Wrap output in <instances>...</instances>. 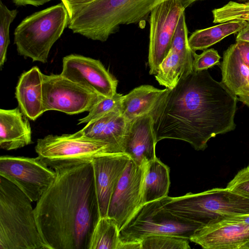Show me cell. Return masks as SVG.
Segmentation results:
<instances>
[{
    "instance_id": "f1b7e54d",
    "label": "cell",
    "mask_w": 249,
    "mask_h": 249,
    "mask_svg": "<svg viewBox=\"0 0 249 249\" xmlns=\"http://www.w3.org/2000/svg\"><path fill=\"white\" fill-rule=\"evenodd\" d=\"M123 95L117 92L112 97H104L89 111L86 117L79 120L78 124H88L111 111L120 110Z\"/></svg>"
},
{
    "instance_id": "8d00e7d4",
    "label": "cell",
    "mask_w": 249,
    "mask_h": 249,
    "mask_svg": "<svg viewBox=\"0 0 249 249\" xmlns=\"http://www.w3.org/2000/svg\"><path fill=\"white\" fill-rule=\"evenodd\" d=\"M242 249H249V241L244 244Z\"/></svg>"
},
{
    "instance_id": "9c48e42d",
    "label": "cell",
    "mask_w": 249,
    "mask_h": 249,
    "mask_svg": "<svg viewBox=\"0 0 249 249\" xmlns=\"http://www.w3.org/2000/svg\"><path fill=\"white\" fill-rule=\"evenodd\" d=\"M42 77L45 112L56 110L69 115L89 112L105 97L61 74L43 73Z\"/></svg>"
},
{
    "instance_id": "277c9868",
    "label": "cell",
    "mask_w": 249,
    "mask_h": 249,
    "mask_svg": "<svg viewBox=\"0 0 249 249\" xmlns=\"http://www.w3.org/2000/svg\"><path fill=\"white\" fill-rule=\"evenodd\" d=\"M32 202L0 176V249H50L38 229Z\"/></svg>"
},
{
    "instance_id": "3957f363",
    "label": "cell",
    "mask_w": 249,
    "mask_h": 249,
    "mask_svg": "<svg viewBox=\"0 0 249 249\" xmlns=\"http://www.w3.org/2000/svg\"><path fill=\"white\" fill-rule=\"evenodd\" d=\"M165 0H93L68 10V28L93 40L105 42L121 25L142 28L151 11ZM202 0H180L186 8Z\"/></svg>"
},
{
    "instance_id": "d6986e66",
    "label": "cell",
    "mask_w": 249,
    "mask_h": 249,
    "mask_svg": "<svg viewBox=\"0 0 249 249\" xmlns=\"http://www.w3.org/2000/svg\"><path fill=\"white\" fill-rule=\"evenodd\" d=\"M28 118L19 107L0 109V147L15 150L32 143Z\"/></svg>"
},
{
    "instance_id": "8992f818",
    "label": "cell",
    "mask_w": 249,
    "mask_h": 249,
    "mask_svg": "<svg viewBox=\"0 0 249 249\" xmlns=\"http://www.w3.org/2000/svg\"><path fill=\"white\" fill-rule=\"evenodd\" d=\"M69 16L61 3L23 19L15 30L14 42L19 55L45 63L54 43L68 26Z\"/></svg>"
},
{
    "instance_id": "6da1fadb",
    "label": "cell",
    "mask_w": 249,
    "mask_h": 249,
    "mask_svg": "<svg viewBox=\"0 0 249 249\" xmlns=\"http://www.w3.org/2000/svg\"><path fill=\"white\" fill-rule=\"evenodd\" d=\"M237 101L207 70L193 71L169 89L151 113L157 142L179 140L205 150L210 139L235 128Z\"/></svg>"
},
{
    "instance_id": "7c38bea8",
    "label": "cell",
    "mask_w": 249,
    "mask_h": 249,
    "mask_svg": "<svg viewBox=\"0 0 249 249\" xmlns=\"http://www.w3.org/2000/svg\"><path fill=\"white\" fill-rule=\"evenodd\" d=\"M145 164L138 165L130 159L112 196L107 216L116 222L120 231L143 205L142 185Z\"/></svg>"
},
{
    "instance_id": "4316f807",
    "label": "cell",
    "mask_w": 249,
    "mask_h": 249,
    "mask_svg": "<svg viewBox=\"0 0 249 249\" xmlns=\"http://www.w3.org/2000/svg\"><path fill=\"white\" fill-rule=\"evenodd\" d=\"M189 239L168 235H151L141 240V249H189Z\"/></svg>"
},
{
    "instance_id": "83f0119b",
    "label": "cell",
    "mask_w": 249,
    "mask_h": 249,
    "mask_svg": "<svg viewBox=\"0 0 249 249\" xmlns=\"http://www.w3.org/2000/svg\"><path fill=\"white\" fill-rule=\"evenodd\" d=\"M17 9L10 10L0 1V69L1 70L6 59L10 43L9 29L18 14Z\"/></svg>"
},
{
    "instance_id": "7a4b0ae2",
    "label": "cell",
    "mask_w": 249,
    "mask_h": 249,
    "mask_svg": "<svg viewBox=\"0 0 249 249\" xmlns=\"http://www.w3.org/2000/svg\"><path fill=\"white\" fill-rule=\"evenodd\" d=\"M50 167L55 178L34 208L40 233L50 249H88L100 217L91 161Z\"/></svg>"
},
{
    "instance_id": "ffe728a7",
    "label": "cell",
    "mask_w": 249,
    "mask_h": 249,
    "mask_svg": "<svg viewBox=\"0 0 249 249\" xmlns=\"http://www.w3.org/2000/svg\"><path fill=\"white\" fill-rule=\"evenodd\" d=\"M128 123L120 110H116L88 123L80 130L85 136L107 142L124 153Z\"/></svg>"
},
{
    "instance_id": "44dd1931",
    "label": "cell",
    "mask_w": 249,
    "mask_h": 249,
    "mask_svg": "<svg viewBox=\"0 0 249 249\" xmlns=\"http://www.w3.org/2000/svg\"><path fill=\"white\" fill-rule=\"evenodd\" d=\"M169 89H159L149 85L136 87L123 95L120 112L128 121L151 114Z\"/></svg>"
},
{
    "instance_id": "9a60e30c",
    "label": "cell",
    "mask_w": 249,
    "mask_h": 249,
    "mask_svg": "<svg viewBox=\"0 0 249 249\" xmlns=\"http://www.w3.org/2000/svg\"><path fill=\"white\" fill-rule=\"evenodd\" d=\"M130 159L121 153L101 156L91 160L100 217L107 216L112 196Z\"/></svg>"
},
{
    "instance_id": "2e32d148",
    "label": "cell",
    "mask_w": 249,
    "mask_h": 249,
    "mask_svg": "<svg viewBox=\"0 0 249 249\" xmlns=\"http://www.w3.org/2000/svg\"><path fill=\"white\" fill-rule=\"evenodd\" d=\"M157 142L151 114L137 117L128 123L124 143V153L139 166L156 157Z\"/></svg>"
},
{
    "instance_id": "4fadbf2b",
    "label": "cell",
    "mask_w": 249,
    "mask_h": 249,
    "mask_svg": "<svg viewBox=\"0 0 249 249\" xmlns=\"http://www.w3.org/2000/svg\"><path fill=\"white\" fill-rule=\"evenodd\" d=\"M60 74L105 97L117 93L118 80L99 60L79 54L67 55L63 58Z\"/></svg>"
},
{
    "instance_id": "484cf974",
    "label": "cell",
    "mask_w": 249,
    "mask_h": 249,
    "mask_svg": "<svg viewBox=\"0 0 249 249\" xmlns=\"http://www.w3.org/2000/svg\"><path fill=\"white\" fill-rule=\"evenodd\" d=\"M213 23L233 20L249 21V0L245 2L230 1L223 6L212 11Z\"/></svg>"
},
{
    "instance_id": "5bb4252c",
    "label": "cell",
    "mask_w": 249,
    "mask_h": 249,
    "mask_svg": "<svg viewBox=\"0 0 249 249\" xmlns=\"http://www.w3.org/2000/svg\"><path fill=\"white\" fill-rule=\"evenodd\" d=\"M189 241L205 249H242L249 241V224L228 217L199 227Z\"/></svg>"
},
{
    "instance_id": "d4e9b609",
    "label": "cell",
    "mask_w": 249,
    "mask_h": 249,
    "mask_svg": "<svg viewBox=\"0 0 249 249\" xmlns=\"http://www.w3.org/2000/svg\"><path fill=\"white\" fill-rule=\"evenodd\" d=\"M120 243V230L116 222L108 216L100 217L88 249H118Z\"/></svg>"
},
{
    "instance_id": "ac0fdd59",
    "label": "cell",
    "mask_w": 249,
    "mask_h": 249,
    "mask_svg": "<svg viewBox=\"0 0 249 249\" xmlns=\"http://www.w3.org/2000/svg\"><path fill=\"white\" fill-rule=\"evenodd\" d=\"M221 82L237 97L238 100L249 107V68L244 63L235 43L223 53L219 64Z\"/></svg>"
},
{
    "instance_id": "836d02e7",
    "label": "cell",
    "mask_w": 249,
    "mask_h": 249,
    "mask_svg": "<svg viewBox=\"0 0 249 249\" xmlns=\"http://www.w3.org/2000/svg\"><path fill=\"white\" fill-rule=\"evenodd\" d=\"M241 40L249 42V21L246 26L238 32L236 41Z\"/></svg>"
},
{
    "instance_id": "ba28073f",
    "label": "cell",
    "mask_w": 249,
    "mask_h": 249,
    "mask_svg": "<svg viewBox=\"0 0 249 249\" xmlns=\"http://www.w3.org/2000/svg\"><path fill=\"white\" fill-rule=\"evenodd\" d=\"M35 151L49 166L64 162L91 161L99 156L121 153L110 144L86 136L80 130L38 139Z\"/></svg>"
},
{
    "instance_id": "30bf717a",
    "label": "cell",
    "mask_w": 249,
    "mask_h": 249,
    "mask_svg": "<svg viewBox=\"0 0 249 249\" xmlns=\"http://www.w3.org/2000/svg\"><path fill=\"white\" fill-rule=\"evenodd\" d=\"M56 175L55 170L38 156L0 158V176L17 185L32 202L41 198Z\"/></svg>"
},
{
    "instance_id": "d6a6232c",
    "label": "cell",
    "mask_w": 249,
    "mask_h": 249,
    "mask_svg": "<svg viewBox=\"0 0 249 249\" xmlns=\"http://www.w3.org/2000/svg\"><path fill=\"white\" fill-rule=\"evenodd\" d=\"M52 0H12L17 6H25L28 5L38 6L44 4Z\"/></svg>"
},
{
    "instance_id": "f546056e",
    "label": "cell",
    "mask_w": 249,
    "mask_h": 249,
    "mask_svg": "<svg viewBox=\"0 0 249 249\" xmlns=\"http://www.w3.org/2000/svg\"><path fill=\"white\" fill-rule=\"evenodd\" d=\"M193 71L195 72L207 70L215 65L220 64V56L217 51L211 48L205 50L201 54L193 52Z\"/></svg>"
},
{
    "instance_id": "7402d4cb",
    "label": "cell",
    "mask_w": 249,
    "mask_h": 249,
    "mask_svg": "<svg viewBox=\"0 0 249 249\" xmlns=\"http://www.w3.org/2000/svg\"><path fill=\"white\" fill-rule=\"evenodd\" d=\"M170 169L157 157L145 164L142 185L143 204L168 196Z\"/></svg>"
},
{
    "instance_id": "603a6c76",
    "label": "cell",
    "mask_w": 249,
    "mask_h": 249,
    "mask_svg": "<svg viewBox=\"0 0 249 249\" xmlns=\"http://www.w3.org/2000/svg\"><path fill=\"white\" fill-rule=\"evenodd\" d=\"M193 60L188 59L173 49L160 65L155 79L160 85L172 89L180 79L194 71Z\"/></svg>"
},
{
    "instance_id": "1f68e13d",
    "label": "cell",
    "mask_w": 249,
    "mask_h": 249,
    "mask_svg": "<svg viewBox=\"0 0 249 249\" xmlns=\"http://www.w3.org/2000/svg\"><path fill=\"white\" fill-rule=\"evenodd\" d=\"M244 63L249 68V42L237 40L235 42Z\"/></svg>"
},
{
    "instance_id": "4dcf8cb0",
    "label": "cell",
    "mask_w": 249,
    "mask_h": 249,
    "mask_svg": "<svg viewBox=\"0 0 249 249\" xmlns=\"http://www.w3.org/2000/svg\"><path fill=\"white\" fill-rule=\"evenodd\" d=\"M226 188L249 198V166L238 171Z\"/></svg>"
},
{
    "instance_id": "e575fe53",
    "label": "cell",
    "mask_w": 249,
    "mask_h": 249,
    "mask_svg": "<svg viewBox=\"0 0 249 249\" xmlns=\"http://www.w3.org/2000/svg\"><path fill=\"white\" fill-rule=\"evenodd\" d=\"M118 249H141V242L120 241Z\"/></svg>"
},
{
    "instance_id": "d590c367",
    "label": "cell",
    "mask_w": 249,
    "mask_h": 249,
    "mask_svg": "<svg viewBox=\"0 0 249 249\" xmlns=\"http://www.w3.org/2000/svg\"><path fill=\"white\" fill-rule=\"evenodd\" d=\"M92 0H61L67 10L73 6L86 3Z\"/></svg>"
},
{
    "instance_id": "8fae6325",
    "label": "cell",
    "mask_w": 249,
    "mask_h": 249,
    "mask_svg": "<svg viewBox=\"0 0 249 249\" xmlns=\"http://www.w3.org/2000/svg\"><path fill=\"white\" fill-rule=\"evenodd\" d=\"M185 9L180 0H165L151 11L148 55L150 74L157 73L169 53L180 16Z\"/></svg>"
},
{
    "instance_id": "e0dca14e",
    "label": "cell",
    "mask_w": 249,
    "mask_h": 249,
    "mask_svg": "<svg viewBox=\"0 0 249 249\" xmlns=\"http://www.w3.org/2000/svg\"><path fill=\"white\" fill-rule=\"evenodd\" d=\"M42 75L39 68L34 66L21 74L16 88L18 107L25 116L33 121L45 112Z\"/></svg>"
},
{
    "instance_id": "52a82bcc",
    "label": "cell",
    "mask_w": 249,
    "mask_h": 249,
    "mask_svg": "<svg viewBox=\"0 0 249 249\" xmlns=\"http://www.w3.org/2000/svg\"><path fill=\"white\" fill-rule=\"evenodd\" d=\"M201 226L175 215L163 206L161 199L146 203L120 231L121 242H141L151 235H168L190 239Z\"/></svg>"
},
{
    "instance_id": "5b68a950",
    "label": "cell",
    "mask_w": 249,
    "mask_h": 249,
    "mask_svg": "<svg viewBox=\"0 0 249 249\" xmlns=\"http://www.w3.org/2000/svg\"><path fill=\"white\" fill-rule=\"evenodd\" d=\"M163 207L184 220L204 226L249 214V198L225 188L161 199Z\"/></svg>"
},
{
    "instance_id": "cb8c5ba5",
    "label": "cell",
    "mask_w": 249,
    "mask_h": 249,
    "mask_svg": "<svg viewBox=\"0 0 249 249\" xmlns=\"http://www.w3.org/2000/svg\"><path fill=\"white\" fill-rule=\"evenodd\" d=\"M247 23L245 20H233L197 30L188 38L189 46L193 52L206 50L226 36L238 32Z\"/></svg>"
}]
</instances>
